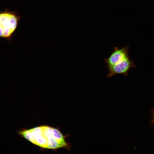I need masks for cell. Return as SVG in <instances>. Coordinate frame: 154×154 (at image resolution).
I'll use <instances>...</instances> for the list:
<instances>
[{"label":"cell","instance_id":"5b68a950","mask_svg":"<svg viewBox=\"0 0 154 154\" xmlns=\"http://www.w3.org/2000/svg\"><path fill=\"white\" fill-rule=\"evenodd\" d=\"M153 122L154 123V117H153Z\"/></svg>","mask_w":154,"mask_h":154},{"label":"cell","instance_id":"7a4b0ae2","mask_svg":"<svg viewBox=\"0 0 154 154\" xmlns=\"http://www.w3.org/2000/svg\"><path fill=\"white\" fill-rule=\"evenodd\" d=\"M21 16L15 11H10L6 9L0 14V35L1 38L9 42L16 31Z\"/></svg>","mask_w":154,"mask_h":154},{"label":"cell","instance_id":"277c9868","mask_svg":"<svg viewBox=\"0 0 154 154\" xmlns=\"http://www.w3.org/2000/svg\"><path fill=\"white\" fill-rule=\"evenodd\" d=\"M129 57L128 47H124L120 49L116 47L109 57L104 60L108 67L119 63Z\"/></svg>","mask_w":154,"mask_h":154},{"label":"cell","instance_id":"3957f363","mask_svg":"<svg viewBox=\"0 0 154 154\" xmlns=\"http://www.w3.org/2000/svg\"><path fill=\"white\" fill-rule=\"evenodd\" d=\"M136 67L133 61L129 57L114 66L108 67L109 71L107 77L110 78L116 74L126 76L130 69Z\"/></svg>","mask_w":154,"mask_h":154},{"label":"cell","instance_id":"6da1fadb","mask_svg":"<svg viewBox=\"0 0 154 154\" xmlns=\"http://www.w3.org/2000/svg\"><path fill=\"white\" fill-rule=\"evenodd\" d=\"M19 134L30 142L43 149L56 150L70 147L65 137L57 128L46 125L22 129Z\"/></svg>","mask_w":154,"mask_h":154}]
</instances>
